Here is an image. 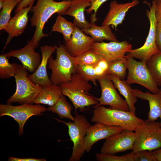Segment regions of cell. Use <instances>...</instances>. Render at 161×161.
I'll return each mask as SVG.
<instances>
[{"mask_svg":"<svg viewBox=\"0 0 161 161\" xmlns=\"http://www.w3.org/2000/svg\"><path fill=\"white\" fill-rule=\"evenodd\" d=\"M70 3L71 1H68L57 2L54 0H37L35 6H33L30 10L33 12L30 19L31 25L35 28L32 37L35 48L38 47L41 39L48 35L43 33V30L48 19L55 13L63 15Z\"/></svg>","mask_w":161,"mask_h":161,"instance_id":"obj_1","label":"cell"},{"mask_svg":"<svg viewBox=\"0 0 161 161\" xmlns=\"http://www.w3.org/2000/svg\"><path fill=\"white\" fill-rule=\"evenodd\" d=\"M59 85L63 95L69 98L76 112L78 109L83 111L86 107L99 103L97 98L88 93L91 85L77 72L72 75L69 81Z\"/></svg>","mask_w":161,"mask_h":161,"instance_id":"obj_2","label":"cell"},{"mask_svg":"<svg viewBox=\"0 0 161 161\" xmlns=\"http://www.w3.org/2000/svg\"><path fill=\"white\" fill-rule=\"evenodd\" d=\"M91 121L111 126L120 127L123 130L134 131L144 121L129 111L106 108L100 106L94 108Z\"/></svg>","mask_w":161,"mask_h":161,"instance_id":"obj_3","label":"cell"},{"mask_svg":"<svg viewBox=\"0 0 161 161\" xmlns=\"http://www.w3.org/2000/svg\"><path fill=\"white\" fill-rule=\"evenodd\" d=\"M56 58L50 57L47 67L52 71L50 80L52 84L60 85L70 80L72 75L77 72V66L65 46H56Z\"/></svg>","mask_w":161,"mask_h":161,"instance_id":"obj_4","label":"cell"},{"mask_svg":"<svg viewBox=\"0 0 161 161\" xmlns=\"http://www.w3.org/2000/svg\"><path fill=\"white\" fill-rule=\"evenodd\" d=\"M132 151H152L161 148V127L160 122L147 119L138 126Z\"/></svg>","mask_w":161,"mask_h":161,"instance_id":"obj_5","label":"cell"},{"mask_svg":"<svg viewBox=\"0 0 161 161\" xmlns=\"http://www.w3.org/2000/svg\"><path fill=\"white\" fill-rule=\"evenodd\" d=\"M27 70L23 66L15 75L16 89L14 94L7 101V104H32L42 86L35 84L28 77Z\"/></svg>","mask_w":161,"mask_h":161,"instance_id":"obj_6","label":"cell"},{"mask_svg":"<svg viewBox=\"0 0 161 161\" xmlns=\"http://www.w3.org/2000/svg\"><path fill=\"white\" fill-rule=\"evenodd\" d=\"M75 120L66 122L57 118V121L64 123L68 127V133L73 143L72 152L69 161H79L85 152L84 140L88 128L91 125L84 115L75 114Z\"/></svg>","mask_w":161,"mask_h":161,"instance_id":"obj_7","label":"cell"},{"mask_svg":"<svg viewBox=\"0 0 161 161\" xmlns=\"http://www.w3.org/2000/svg\"><path fill=\"white\" fill-rule=\"evenodd\" d=\"M126 58L128 71L126 83L129 85L133 83L140 85L153 93L157 92L159 89L151 76L146 63L137 61L127 55Z\"/></svg>","mask_w":161,"mask_h":161,"instance_id":"obj_8","label":"cell"},{"mask_svg":"<svg viewBox=\"0 0 161 161\" xmlns=\"http://www.w3.org/2000/svg\"><path fill=\"white\" fill-rule=\"evenodd\" d=\"M156 0L152 1V5L149 10H147L146 15L150 22V27L146 40L141 47L131 49L127 55L133 58H138L146 63L153 55L160 51L156 43L155 34L157 21L155 14Z\"/></svg>","mask_w":161,"mask_h":161,"instance_id":"obj_9","label":"cell"},{"mask_svg":"<svg viewBox=\"0 0 161 161\" xmlns=\"http://www.w3.org/2000/svg\"><path fill=\"white\" fill-rule=\"evenodd\" d=\"M47 110L39 104H24L17 106L11 104H0V117L8 116L13 118L19 125V134L23 133L24 125L27 120L33 115H40Z\"/></svg>","mask_w":161,"mask_h":161,"instance_id":"obj_10","label":"cell"},{"mask_svg":"<svg viewBox=\"0 0 161 161\" xmlns=\"http://www.w3.org/2000/svg\"><path fill=\"white\" fill-rule=\"evenodd\" d=\"M97 80L101 87V95L97 98L99 103L94 108L100 106L108 105L111 109L129 111L126 101L118 93L108 75L99 78Z\"/></svg>","mask_w":161,"mask_h":161,"instance_id":"obj_11","label":"cell"},{"mask_svg":"<svg viewBox=\"0 0 161 161\" xmlns=\"http://www.w3.org/2000/svg\"><path fill=\"white\" fill-rule=\"evenodd\" d=\"M135 139L133 131L123 130L106 139L100 153L111 155L132 149Z\"/></svg>","mask_w":161,"mask_h":161,"instance_id":"obj_12","label":"cell"},{"mask_svg":"<svg viewBox=\"0 0 161 161\" xmlns=\"http://www.w3.org/2000/svg\"><path fill=\"white\" fill-rule=\"evenodd\" d=\"M131 48V45L125 41L109 43L95 42L91 49L103 58L111 62L124 58Z\"/></svg>","mask_w":161,"mask_h":161,"instance_id":"obj_13","label":"cell"},{"mask_svg":"<svg viewBox=\"0 0 161 161\" xmlns=\"http://www.w3.org/2000/svg\"><path fill=\"white\" fill-rule=\"evenodd\" d=\"M35 49L32 38L22 48L11 50L3 54L7 58L14 57L17 58L24 68L30 72L33 73L39 65L41 60V55L35 51Z\"/></svg>","mask_w":161,"mask_h":161,"instance_id":"obj_14","label":"cell"},{"mask_svg":"<svg viewBox=\"0 0 161 161\" xmlns=\"http://www.w3.org/2000/svg\"><path fill=\"white\" fill-rule=\"evenodd\" d=\"M123 130L118 126H107L99 123L91 125L87 129L84 140L85 151L89 152L92 145L96 142L106 139L111 136L120 132Z\"/></svg>","mask_w":161,"mask_h":161,"instance_id":"obj_15","label":"cell"},{"mask_svg":"<svg viewBox=\"0 0 161 161\" xmlns=\"http://www.w3.org/2000/svg\"><path fill=\"white\" fill-rule=\"evenodd\" d=\"M34 2L16 13L8 22L3 30L8 34L4 51L12 38L21 35L24 31L28 23V13L33 7Z\"/></svg>","mask_w":161,"mask_h":161,"instance_id":"obj_16","label":"cell"},{"mask_svg":"<svg viewBox=\"0 0 161 161\" xmlns=\"http://www.w3.org/2000/svg\"><path fill=\"white\" fill-rule=\"evenodd\" d=\"M56 50V45H45L40 47L41 60L39 65L32 74L28 75L30 80L35 84L42 86H49L52 84L49 78L47 71L48 59Z\"/></svg>","mask_w":161,"mask_h":161,"instance_id":"obj_17","label":"cell"},{"mask_svg":"<svg viewBox=\"0 0 161 161\" xmlns=\"http://www.w3.org/2000/svg\"><path fill=\"white\" fill-rule=\"evenodd\" d=\"M83 32L75 26L71 38L68 41L65 42V46L73 57L91 49L95 42L91 37L86 35Z\"/></svg>","mask_w":161,"mask_h":161,"instance_id":"obj_18","label":"cell"},{"mask_svg":"<svg viewBox=\"0 0 161 161\" xmlns=\"http://www.w3.org/2000/svg\"><path fill=\"white\" fill-rule=\"evenodd\" d=\"M139 3V1L137 0L123 4L118 3L116 1H112L110 4L109 11L102 25H111L116 30L117 26L122 23L129 10Z\"/></svg>","mask_w":161,"mask_h":161,"instance_id":"obj_19","label":"cell"},{"mask_svg":"<svg viewBox=\"0 0 161 161\" xmlns=\"http://www.w3.org/2000/svg\"><path fill=\"white\" fill-rule=\"evenodd\" d=\"M132 92L137 98L148 101L149 111L147 119L155 121L160 118L161 127V88L156 93L149 92H144L136 89H132Z\"/></svg>","mask_w":161,"mask_h":161,"instance_id":"obj_20","label":"cell"},{"mask_svg":"<svg viewBox=\"0 0 161 161\" xmlns=\"http://www.w3.org/2000/svg\"><path fill=\"white\" fill-rule=\"evenodd\" d=\"M91 5L90 0H72L63 15H68L73 17L74 24L79 28H89L93 24L89 23L86 19L84 11L86 8L89 7Z\"/></svg>","mask_w":161,"mask_h":161,"instance_id":"obj_21","label":"cell"},{"mask_svg":"<svg viewBox=\"0 0 161 161\" xmlns=\"http://www.w3.org/2000/svg\"><path fill=\"white\" fill-rule=\"evenodd\" d=\"M64 95L59 85L52 84L49 86H42L34 103L43 104L51 106Z\"/></svg>","mask_w":161,"mask_h":161,"instance_id":"obj_22","label":"cell"},{"mask_svg":"<svg viewBox=\"0 0 161 161\" xmlns=\"http://www.w3.org/2000/svg\"><path fill=\"white\" fill-rule=\"evenodd\" d=\"M108 75L112 81L115 88L117 89L120 94L125 98L128 106L129 111L135 113L136 109L135 104L137 101V97L132 93L130 85L126 80H122L116 76L109 74Z\"/></svg>","mask_w":161,"mask_h":161,"instance_id":"obj_23","label":"cell"},{"mask_svg":"<svg viewBox=\"0 0 161 161\" xmlns=\"http://www.w3.org/2000/svg\"><path fill=\"white\" fill-rule=\"evenodd\" d=\"M85 33L91 36L95 41H102L104 40L118 41L109 26H98L93 24L91 27L81 29Z\"/></svg>","mask_w":161,"mask_h":161,"instance_id":"obj_24","label":"cell"},{"mask_svg":"<svg viewBox=\"0 0 161 161\" xmlns=\"http://www.w3.org/2000/svg\"><path fill=\"white\" fill-rule=\"evenodd\" d=\"M47 109L48 111L57 114L61 118H66L73 121L75 120V117L71 114L72 106L64 95L60 97L54 105L49 106Z\"/></svg>","mask_w":161,"mask_h":161,"instance_id":"obj_25","label":"cell"},{"mask_svg":"<svg viewBox=\"0 0 161 161\" xmlns=\"http://www.w3.org/2000/svg\"><path fill=\"white\" fill-rule=\"evenodd\" d=\"M75 25L67 20L61 15H59L52 27V31L61 33L65 42L68 41L73 32Z\"/></svg>","mask_w":161,"mask_h":161,"instance_id":"obj_26","label":"cell"},{"mask_svg":"<svg viewBox=\"0 0 161 161\" xmlns=\"http://www.w3.org/2000/svg\"><path fill=\"white\" fill-rule=\"evenodd\" d=\"M147 68L156 83L161 86V51L151 56L146 62Z\"/></svg>","mask_w":161,"mask_h":161,"instance_id":"obj_27","label":"cell"},{"mask_svg":"<svg viewBox=\"0 0 161 161\" xmlns=\"http://www.w3.org/2000/svg\"><path fill=\"white\" fill-rule=\"evenodd\" d=\"M9 58L3 54L0 56V78L1 79L14 77L18 70L23 66L22 65L15 63H10Z\"/></svg>","mask_w":161,"mask_h":161,"instance_id":"obj_28","label":"cell"},{"mask_svg":"<svg viewBox=\"0 0 161 161\" xmlns=\"http://www.w3.org/2000/svg\"><path fill=\"white\" fill-rule=\"evenodd\" d=\"M126 56L123 58L110 62L107 71L108 74H112L121 80H124L128 70Z\"/></svg>","mask_w":161,"mask_h":161,"instance_id":"obj_29","label":"cell"},{"mask_svg":"<svg viewBox=\"0 0 161 161\" xmlns=\"http://www.w3.org/2000/svg\"><path fill=\"white\" fill-rule=\"evenodd\" d=\"M19 3L18 0H5L0 13V30H3L10 19L11 12Z\"/></svg>","mask_w":161,"mask_h":161,"instance_id":"obj_30","label":"cell"},{"mask_svg":"<svg viewBox=\"0 0 161 161\" xmlns=\"http://www.w3.org/2000/svg\"><path fill=\"white\" fill-rule=\"evenodd\" d=\"M102 58L90 49L77 56L74 57V60L77 66L82 65H94Z\"/></svg>","mask_w":161,"mask_h":161,"instance_id":"obj_31","label":"cell"},{"mask_svg":"<svg viewBox=\"0 0 161 161\" xmlns=\"http://www.w3.org/2000/svg\"><path fill=\"white\" fill-rule=\"evenodd\" d=\"M94 65H78L76 72L86 81H91L94 85L97 86V78L96 75Z\"/></svg>","mask_w":161,"mask_h":161,"instance_id":"obj_32","label":"cell"},{"mask_svg":"<svg viewBox=\"0 0 161 161\" xmlns=\"http://www.w3.org/2000/svg\"><path fill=\"white\" fill-rule=\"evenodd\" d=\"M135 153L132 151L121 156L96 153L95 154L96 159L99 161H134Z\"/></svg>","mask_w":161,"mask_h":161,"instance_id":"obj_33","label":"cell"},{"mask_svg":"<svg viewBox=\"0 0 161 161\" xmlns=\"http://www.w3.org/2000/svg\"><path fill=\"white\" fill-rule=\"evenodd\" d=\"M110 62L102 58L94 65L96 75L97 79L105 75H108L107 71Z\"/></svg>","mask_w":161,"mask_h":161,"instance_id":"obj_34","label":"cell"},{"mask_svg":"<svg viewBox=\"0 0 161 161\" xmlns=\"http://www.w3.org/2000/svg\"><path fill=\"white\" fill-rule=\"evenodd\" d=\"M134 161H157L151 151H141L135 154Z\"/></svg>","mask_w":161,"mask_h":161,"instance_id":"obj_35","label":"cell"},{"mask_svg":"<svg viewBox=\"0 0 161 161\" xmlns=\"http://www.w3.org/2000/svg\"><path fill=\"white\" fill-rule=\"evenodd\" d=\"M107 0H90L91 6L86 10V12L88 14L94 11V13L92 16V23L94 24V22L96 21V16L98 10L100 6Z\"/></svg>","mask_w":161,"mask_h":161,"instance_id":"obj_36","label":"cell"},{"mask_svg":"<svg viewBox=\"0 0 161 161\" xmlns=\"http://www.w3.org/2000/svg\"><path fill=\"white\" fill-rule=\"evenodd\" d=\"M155 35L156 45L158 49L161 51V22H157Z\"/></svg>","mask_w":161,"mask_h":161,"instance_id":"obj_37","label":"cell"},{"mask_svg":"<svg viewBox=\"0 0 161 161\" xmlns=\"http://www.w3.org/2000/svg\"><path fill=\"white\" fill-rule=\"evenodd\" d=\"M155 14L157 22H161V0H156Z\"/></svg>","mask_w":161,"mask_h":161,"instance_id":"obj_38","label":"cell"},{"mask_svg":"<svg viewBox=\"0 0 161 161\" xmlns=\"http://www.w3.org/2000/svg\"><path fill=\"white\" fill-rule=\"evenodd\" d=\"M35 0H22L19 3L15 10V13H16L21 9L27 7L30 5L32 3L34 2Z\"/></svg>","mask_w":161,"mask_h":161,"instance_id":"obj_39","label":"cell"},{"mask_svg":"<svg viewBox=\"0 0 161 161\" xmlns=\"http://www.w3.org/2000/svg\"><path fill=\"white\" fill-rule=\"evenodd\" d=\"M45 158L37 159L33 158H21L13 157H10L8 159V161H45Z\"/></svg>","mask_w":161,"mask_h":161,"instance_id":"obj_40","label":"cell"},{"mask_svg":"<svg viewBox=\"0 0 161 161\" xmlns=\"http://www.w3.org/2000/svg\"><path fill=\"white\" fill-rule=\"evenodd\" d=\"M151 151L157 161H161V148Z\"/></svg>","mask_w":161,"mask_h":161,"instance_id":"obj_41","label":"cell"},{"mask_svg":"<svg viewBox=\"0 0 161 161\" xmlns=\"http://www.w3.org/2000/svg\"><path fill=\"white\" fill-rule=\"evenodd\" d=\"M5 0H0V9L1 10L4 2Z\"/></svg>","mask_w":161,"mask_h":161,"instance_id":"obj_42","label":"cell"},{"mask_svg":"<svg viewBox=\"0 0 161 161\" xmlns=\"http://www.w3.org/2000/svg\"><path fill=\"white\" fill-rule=\"evenodd\" d=\"M22 0H18L19 3H20L22 1Z\"/></svg>","mask_w":161,"mask_h":161,"instance_id":"obj_43","label":"cell"},{"mask_svg":"<svg viewBox=\"0 0 161 161\" xmlns=\"http://www.w3.org/2000/svg\"><path fill=\"white\" fill-rule=\"evenodd\" d=\"M64 1H72V0H63Z\"/></svg>","mask_w":161,"mask_h":161,"instance_id":"obj_44","label":"cell"}]
</instances>
